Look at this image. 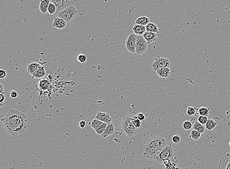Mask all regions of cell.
<instances>
[{"label": "cell", "mask_w": 230, "mask_h": 169, "mask_svg": "<svg viewBox=\"0 0 230 169\" xmlns=\"http://www.w3.org/2000/svg\"><path fill=\"white\" fill-rule=\"evenodd\" d=\"M77 60L79 62L81 63H84L87 60V57L84 54H80L78 56Z\"/></svg>", "instance_id": "836d02e7"}, {"label": "cell", "mask_w": 230, "mask_h": 169, "mask_svg": "<svg viewBox=\"0 0 230 169\" xmlns=\"http://www.w3.org/2000/svg\"><path fill=\"white\" fill-rule=\"evenodd\" d=\"M196 109L191 106H188L186 109V114L188 115H193L196 114Z\"/></svg>", "instance_id": "1f68e13d"}, {"label": "cell", "mask_w": 230, "mask_h": 169, "mask_svg": "<svg viewBox=\"0 0 230 169\" xmlns=\"http://www.w3.org/2000/svg\"><path fill=\"white\" fill-rule=\"evenodd\" d=\"M57 6L53 2H50V5L48 7V12L50 15H53L57 12Z\"/></svg>", "instance_id": "4316f807"}, {"label": "cell", "mask_w": 230, "mask_h": 169, "mask_svg": "<svg viewBox=\"0 0 230 169\" xmlns=\"http://www.w3.org/2000/svg\"><path fill=\"white\" fill-rule=\"evenodd\" d=\"M229 145H230V142H229Z\"/></svg>", "instance_id": "7bdbcfd3"}, {"label": "cell", "mask_w": 230, "mask_h": 169, "mask_svg": "<svg viewBox=\"0 0 230 169\" xmlns=\"http://www.w3.org/2000/svg\"><path fill=\"white\" fill-rule=\"evenodd\" d=\"M182 127L185 130H190L193 128V125L190 121H186L182 124Z\"/></svg>", "instance_id": "4dcf8cb0"}, {"label": "cell", "mask_w": 230, "mask_h": 169, "mask_svg": "<svg viewBox=\"0 0 230 169\" xmlns=\"http://www.w3.org/2000/svg\"><path fill=\"white\" fill-rule=\"evenodd\" d=\"M79 124L80 128L84 129V128L86 126V122L85 120H81V121L80 122Z\"/></svg>", "instance_id": "ab89813d"}, {"label": "cell", "mask_w": 230, "mask_h": 169, "mask_svg": "<svg viewBox=\"0 0 230 169\" xmlns=\"http://www.w3.org/2000/svg\"><path fill=\"white\" fill-rule=\"evenodd\" d=\"M50 1V0H41L39 9L42 14H46L48 12V7L51 2Z\"/></svg>", "instance_id": "ffe728a7"}, {"label": "cell", "mask_w": 230, "mask_h": 169, "mask_svg": "<svg viewBox=\"0 0 230 169\" xmlns=\"http://www.w3.org/2000/svg\"><path fill=\"white\" fill-rule=\"evenodd\" d=\"M210 113L209 109L206 107H202L198 109V114L200 115L206 116H208Z\"/></svg>", "instance_id": "d4e9b609"}, {"label": "cell", "mask_w": 230, "mask_h": 169, "mask_svg": "<svg viewBox=\"0 0 230 169\" xmlns=\"http://www.w3.org/2000/svg\"><path fill=\"white\" fill-rule=\"evenodd\" d=\"M150 22H151V20L146 16H141L137 18L135 21L136 24L144 26H146Z\"/></svg>", "instance_id": "44dd1931"}, {"label": "cell", "mask_w": 230, "mask_h": 169, "mask_svg": "<svg viewBox=\"0 0 230 169\" xmlns=\"http://www.w3.org/2000/svg\"><path fill=\"white\" fill-rule=\"evenodd\" d=\"M95 118L101 121L104 123H107L108 124L112 123L113 120L110 115L106 112L101 111L98 112L97 114L96 115Z\"/></svg>", "instance_id": "30bf717a"}, {"label": "cell", "mask_w": 230, "mask_h": 169, "mask_svg": "<svg viewBox=\"0 0 230 169\" xmlns=\"http://www.w3.org/2000/svg\"><path fill=\"white\" fill-rule=\"evenodd\" d=\"M157 74L160 78L165 79L166 78H168L170 74V70L169 67H163L160 68L156 72Z\"/></svg>", "instance_id": "e0dca14e"}, {"label": "cell", "mask_w": 230, "mask_h": 169, "mask_svg": "<svg viewBox=\"0 0 230 169\" xmlns=\"http://www.w3.org/2000/svg\"><path fill=\"white\" fill-rule=\"evenodd\" d=\"M170 66V62L168 58L157 56L152 65V67L154 71L157 72L158 70L163 67H169Z\"/></svg>", "instance_id": "52a82bcc"}, {"label": "cell", "mask_w": 230, "mask_h": 169, "mask_svg": "<svg viewBox=\"0 0 230 169\" xmlns=\"http://www.w3.org/2000/svg\"><path fill=\"white\" fill-rule=\"evenodd\" d=\"M148 47V44L143 36L137 35L136 54L138 55L143 54L146 51Z\"/></svg>", "instance_id": "8992f818"}, {"label": "cell", "mask_w": 230, "mask_h": 169, "mask_svg": "<svg viewBox=\"0 0 230 169\" xmlns=\"http://www.w3.org/2000/svg\"><path fill=\"white\" fill-rule=\"evenodd\" d=\"M137 40V35L136 34L131 33L127 37L126 40L125 45L126 49L129 52L136 53V45Z\"/></svg>", "instance_id": "9c48e42d"}, {"label": "cell", "mask_w": 230, "mask_h": 169, "mask_svg": "<svg viewBox=\"0 0 230 169\" xmlns=\"http://www.w3.org/2000/svg\"><path fill=\"white\" fill-rule=\"evenodd\" d=\"M6 97L5 93H0V104H1L0 105V106L1 107L2 106L3 103L6 101Z\"/></svg>", "instance_id": "d590c367"}, {"label": "cell", "mask_w": 230, "mask_h": 169, "mask_svg": "<svg viewBox=\"0 0 230 169\" xmlns=\"http://www.w3.org/2000/svg\"><path fill=\"white\" fill-rule=\"evenodd\" d=\"M154 159L162 165L163 164L164 161L165 160H170L175 163L178 161L173 146L167 144L160 150Z\"/></svg>", "instance_id": "3957f363"}, {"label": "cell", "mask_w": 230, "mask_h": 169, "mask_svg": "<svg viewBox=\"0 0 230 169\" xmlns=\"http://www.w3.org/2000/svg\"><path fill=\"white\" fill-rule=\"evenodd\" d=\"M104 1H105V2H107L108 1V0H104Z\"/></svg>", "instance_id": "b9f144b4"}, {"label": "cell", "mask_w": 230, "mask_h": 169, "mask_svg": "<svg viewBox=\"0 0 230 169\" xmlns=\"http://www.w3.org/2000/svg\"><path fill=\"white\" fill-rule=\"evenodd\" d=\"M167 141L162 137L156 136L146 142L143 149V155L148 159H154L158 153L166 145Z\"/></svg>", "instance_id": "6da1fadb"}, {"label": "cell", "mask_w": 230, "mask_h": 169, "mask_svg": "<svg viewBox=\"0 0 230 169\" xmlns=\"http://www.w3.org/2000/svg\"><path fill=\"white\" fill-rule=\"evenodd\" d=\"M46 76L47 72L45 67L42 65H41L39 69L36 71L34 74L33 75V77L34 78H37V79H42L43 78L45 77Z\"/></svg>", "instance_id": "9a60e30c"}, {"label": "cell", "mask_w": 230, "mask_h": 169, "mask_svg": "<svg viewBox=\"0 0 230 169\" xmlns=\"http://www.w3.org/2000/svg\"><path fill=\"white\" fill-rule=\"evenodd\" d=\"M133 123L135 127L137 129H140V128L141 126V121L137 118V116L135 115H134L133 116Z\"/></svg>", "instance_id": "f546056e"}, {"label": "cell", "mask_w": 230, "mask_h": 169, "mask_svg": "<svg viewBox=\"0 0 230 169\" xmlns=\"http://www.w3.org/2000/svg\"><path fill=\"white\" fill-rule=\"evenodd\" d=\"M134 33L138 36H143L145 33L146 32V26L138 25L135 24L134 27L132 28Z\"/></svg>", "instance_id": "2e32d148"}, {"label": "cell", "mask_w": 230, "mask_h": 169, "mask_svg": "<svg viewBox=\"0 0 230 169\" xmlns=\"http://www.w3.org/2000/svg\"><path fill=\"white\" fill-rule=\"evenodd\" d=\"M7 76V72L5 70H0V78L1 79H4Z\"/></svg>", "instance_id": "8d00e7d4"}, {"label": "cell", "mask_w": 230, "mask_h": 169, "mask_svg": "<svg viewBox=\"0 0 230 169\" xmlns=\"http://www.w3.org/2000/svg\"><path fill=\"white\" fill-rule=\"evenodd\" d=\"M78 10L74 5L69 6L58 13V17L65 20L67 23H69L73 20L78 14Z\"/></svg>", "instance_id": "5b68a950"}, {"label": "cell", "mask_w": 230, "mask_h": 169, "mask_svg": "<svg viewBox=\"0 0 230 169\" xmlns=\"http://www.w3.org/2000/svg\"><path fill=\"white\" fill-rule=\"evenodd\" d=\"M218 169H230V153L227 154L222 158Z\"/></svg>", "instance_id": "7c38bea8"}, {"label": "cell", "mask_w": 230, "mask_h": 169, "mask_svg": "<svg viewBox=\"0 0 230 169\" xmlns=\"http://www.w3.org/2000/svg\"><path fill=\"white\" fill-rule=\"evenodd\" d=\"M134 115L126 116L122 119L121 128L123 132L127 136L131 137L139 132V129L135 127L133 123Z\"/></svg>", "instance_id": "277c9868"}, {"label": "cell", "mask_w": 230, "mask_h": 169, "mask_svg": "<svg viewBox=\"0 0 230 169\" xmlns=\"http://www.w3.org/2000/svg\"><path fill=\"white\" fill-rule=\"evenodd\" d=\"M4 93V88L3 84L2 83H0V93Z\"/></svg>", "instance_id": "60d3db41"}, {"label": "cell", "mask_w": 230, "mask_h": 169, "mask_svg": "<svg viewBox=\"0 0 230 169\" xmlns=\"http://www.w3.org/2000/svg\"><path fill=\"white\" fill-rule=\"evenodd\" d=\"M41 65L39 63L36 62H32L30 63L27 67V70L30 74L33 76L35 72H36L39 67H40Z\"/></svg>", "instance_id": "d6986e66"}, {"label": "cell", "mask_w": 230, "mask_h": 169, "mask_svg": "<svg viewBox=\"0 0 230 169\" xmlns=\"http://www.w3.org/2000/svg\"><path fill=\"white\" fill-rule=\"evenodd\" d=\"M103 123L104 122H103L95 118V119L93 120L92 122L91 123V126L93 129L95 130L96 129H98Z\"/></svg>", "instance_id": "f1b7e54d"}, {"label": "cell", "mask_w": 230, "mask_h": 169, "mask_svg": "<svg viewBox=\"0 0 230 169\" xmlns=\"http://www.w3.org/2000/svg\"><path fill=\"white\" fill-rule=\"evenodd\" d=\"M67 22L65 20L58 17H56L53 20L52 26L58 29H63L67 27Z\"/></svg>", "instance_id": "4fadbf2b"}, {"label": "cell", "mask_w": 230, "mask_h": 169, "mask_svg": "<svg viewBox=\"0 0 230 169\" xmlns=\"http://www.w3.org/2000/svg\"><path fill=\"white\" fill-rule=\"evenodd\" d=\"M143 36L147 42L148 45L150 44L151 43L156 42V41L158 40V34L156 33L146 31L143 34Z\"/></svg>", "instance_id": "5bb4252c"}, {"label": "cell", "mask_w": 230, "mask_h": 169, "mask_svg": "<svg viewBox=\"0 0 230 169\" xmlns=\"http://www.w3.org/2000/svg\"><path fill=\"white\" fill-rule=\"evenodd\" d=\"M115 127L113 123L109 124L107 126L106 130L101 136L103 138H106L107 137L111 136L115 132Z\"/></svg>", "instance_id": "ac0fdd59"}, {"label": "cell", "mask_w": 230, "mask_h": 169, "mask_svg": "<svg viewBox=\"0 0 230 169\" xmlns=\"http://www.w3.org/2000/svg\"><path fill=\"white\" fill-rule=\"evenodd\" d=\"M208 120L209 119H208V116H206L200 115L198 118V121L203 125L207 123Z\"/></svg>", "instance_id": "d6a6232c"}, {"label": "cell", "mask_w": 230, "mask_h": 169, "mask_svg": "<svg viewBox=\"0 0 230 169\" xmlns=\"http://www.w3.org/2000/svg\"><path fill=\"white\" fill-rule=\"evenodd\" d=\"M136 116H137V118H138V119L141 121H144V120H145V115H144L143 113H142V112L138 113V114H137V115H136Z\"/></svg>", "instance_id": "74e56055"}, {"label": "cell", "mask_w": 230, "mask_h": 169, "mask_svg": "<svg viewBox=\"0 0 230 169\" xmlns=\"http://www.w3.org/2000/svg\"><path fill=\"white\" fill-rule=\"evenodd\" d=\"M193 130H196L200 132L201 134L204 133L206 130V128L204 126L199 123L198 121L195 122L193 125Z\"/></svg>", "instance_id": "603a6c76"}, {"label": "cell", "mask_w": 230, "mask_h": 169, "mask_svg": "<svg viewBox=\"0 0 230 169\" xmlns=\"http://www.w3.org/2000/svg\"><path fill=\"white\" fill-rule=\"evenodd\" d=\"M146 31L156 33L157 34L159 33V30L158 26H157L156 24L152 22L149 23L146 26Z\"/></svg>", "instance_id": "7402d4cb"}, {"label": "cell", "mask_w": 230, "mask_h": 169, "mask_svg": "<svg viewBox=\"0 0 230 169\" xmlns=\"http://www.w3.org/2000/svg\"><path fill=\"white\" fill-rule=\"evenodd\" d=\"M11 97L12 98H16L18 97L17 92H16L15 90L12 91L11 93Z\"/></svg>", "instance_id": "f35d334b"}, {"label": "cell", "mask_w": 230, "mask_h": 169, "mask_svg": "<svg viewBox=\"0 0 230 169\" xmlns=\"http://www.w3.org/2000/svg\"><path fill=\"white\" fill-rule=\"evenodd\" d=\"M5 117L20 128L24 133L25 132L28 127V119L23 112L14 109L9 110Z\"/></svg>", "instance_id": "7a4b0ae2"}, {"label": "cell", "mask_w": 230, "mask_h": 169, "mask_svg": "<svg viewBox=\"0 0 230 169\" xmlns=\"http://www.w3.org/2000/svg\"><path fill=\"white\" fill-rule=\"evenodd\" d=\"M201 136V133L198 132L196 130H193L191 132L190 137L194 140H197L200 138Z\"/></svg>", "instance_id": "83f0119b"}, {"label": "cell", "mask_w": 230, "mask_h": 169, "mask_svg": "<svg viewBox=\"0 0 230 169\" xmlns=\"http://www.w3.org/2000/svg\"><path fill=\"white\" fill-rule=\"evenodd\" d=\"M218 125V122L213 119L208 120L206 124V128L209 131H211L216 127Z\"/></svg>", "instance_id": "cb8c5ba5"}, {"label": "cell", "mask_w": 230, "mask_h": 169, "mask_svg": "<svg viewBox=\"0 0 230 169\" xmlns=\"http://www.w3.org/2000/svg\"><path fill=\"white\" fill-rule=\"evenodd\" d=\"M57 7V14L65 8L74 5L77 0H50Z\"/></svg>", "instance_id": "ba28073f"}, {"label": "cell", "mask_w": 230, "mask_h": 169, "mask_svg": "<svg viewBox=\"0 0 230 169\" xmlns=\"http://www.w3.org/2000/svg\"><path fill=\"white\" fill-rule=\"evenodd\" d=\"M108 124L107 123H103L98 129H96L95 132L98 135H101L104 133Z\"/></svg>", "instance_id": "484cf974"}, {"label": "cell", "mask_w": 230, "mask_h": 169, "mask_svg": "<svg viewBox=\"0 0 230 169\" xmlns=\"http://www.w3.org/2000/svg\"><path fill=\"white\" fill-rule=\"evenodd\" d=\"M52 86V82L46 78L41 79L39 82V90L40 93H44L50 89Z\"/></svg>", "instance_id": "8fae6325"}, {"label": "cell", "mask_w": 230, "mask_h": 169, "mask_svg": "<svg viewBox=\"0 0 230 169\" xmlns=\"http://www.w3.org/2000/svg\"><path fill=\"white\" fill-rule=\"evenodd\" d=\"M172 140L174 143H178L180 142L181 137L178 134H176L172 137Z\"/></svg>", "instance_id": "e575fe53"}]
</instances>
